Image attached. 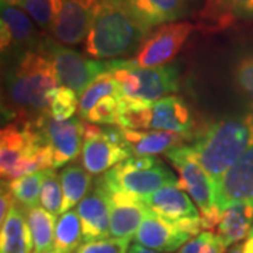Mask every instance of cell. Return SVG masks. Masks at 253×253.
I'll return each instance as SVG.
<instances>
[{"label": "cell", "instance_id": "14", "mask_svg": "<svg viewBox=\"0 0 253 253\" xmlns=\"http://www.w3.org/2000/svg\"><path fill=\"white\" fill-rule=\"evenodd\" d=\"M106 191V190H104ZM110 204V236L134 238L145 217L151 212L142 197L126 191H106Z\"/></svg>", "mask_w": 253, "mask_h": 253}, {"label": "cell", "instance_id": "26", "mask_svg": "<svg viewBox=\"0 0 253 253\" xmlns=\"http://www.w3.org/2000/svg\"><path fill=\"white\" fill-rule=\"evenodd\" d=\"M152 106L144 100L120 97L117 126L126 129H149L152 121Z\"/></svg>", "mask_w": 253, "mask_h": 253}, {"label": "cell", "instance_id": "8", "mask_svg": "<svg viewBox=\"0 0 253 253\" xmlns=\"http://www.w3.org/2000/svg\"><path fill=\"white\" fill-rule=\"evenodd\" d=\"M96 184L106 191H126L139 197L152 194L156 190L166 186H179L181 187L180 179L166 168L161 161L152 168L141 169L136 168L129 158L124 162L118 163L113 169L104 173ZM183 189V187H181Z\"/></svg>", "mask_w": 253, "mask_h": 253}, {"label": "cell", "instance_id": "38", "mask_svg": "<svg viewBox=\"0 0 253 253\" xmlns=\"http://www.w3.org/2000/svg\"><path fill=\"white\" fill-rule=\"evenodd\" d=\"M16 200L11 196L10 190L7 189V186L4 187V184L1 183V196H0V222H3L7 215H9L10 210L14 206Z\"/></svg>", "mask_w": 253, "mask_h": 253}, {"label": "cell", "instance_id": "40", "mask_svg": "<svg viewBox=\"0 0 253 253\" xmlns=\"http://www.w3.org/2000/svg\"><path fill=\"white\" fill-rule=\"evenodd\" d=\"M244 253H253V236H249L244 242Z\"/></svg>", "mask_w": 253, "mask_h": 253}, {"label": "cell", "instance_id": "39", "mask_svg": "<svg viewBox=\"0 0 253 253\" xmlns=\"http://www.w3.org/2000/svg\"><path fill=\"white\" fill-rule=\"evenodd\" d=\"M128 253H165V252H158V251H154V249H149V248H145L142 245L134 244L129 246V251Z\"/></svg>", "mask_w": 253, "mask_h": 253}, {"label": "cell", "instance_id": "34", "mask_svg": "<svg viewBox=\"0 0 253 253\" xmlns=\"http://www.w3.org/2000/svg\"><path fill=\"white\" fill-rule=\"evenodd\" d=\"M226 246L222 239L212 231H203L184 244L177 253H225Z\"/></svg>", "mask_w": 253, "mask_h": 253}, {"label": "cell", "instance_id": "9", "mask_svg": "<svg viewBox=\"0 0 253 253\" xmlns=\"http://www.w3.org/2000/svg\"><path fill=\"white\" fill-rule=\"evenodd\" d=\"M129 156L120 128H101L87 121L83 123L82 163L90 174L106 173Z\"/></svg>", "mask_w": 253, "mask_h": 253}, {"label": "cell", "instance_id": "22", "mask_svg": "<svg viewBox=\"0 0 253 253\" xmlns=\"http://www.w3.org/2000/svg\"><path fill=\"white\" fill-rule=\"evenodd\" d=\"M33 249L34 242L26 211L14 203L7 218L1 222L0 253H31Z\"/></svg>", "mask_w": 253, "mask_h": 253}, {"label": "cell", "instance_id": "27", "mask_svg": "<svg viewBox=\"0 0 253 253\" xmlns=\"http://www.w3.org/2000/svg\"><path fill=\"white\" fill-rule=\"evenodd\" d=\"M83 241L82 222L76 210H69L58 218L55 225L54 251L73 252L79 249Z\"/></svg>", "mask_w": 253, "mask_h": 253}, {"label": "cell", "instance_id": "21", "mask_svg": "<svg viewBox=\"0 0 253 253\" xmlns=\"http://www.w3.org/2000/svg\"><path fill=\"white\" fill-rule=\"evenodd\" d=\"M149 129L169 131L190 138L194 129V120L186 101L174 94L155 101Z\"/></svg>", "mask_w": 253, "mask_h": 253}, {"label": "cell", "instance_id": "42", "mask_svg": "<svg viewBox=\"0 0 253 253\" xmlns=\"http://www.w3.org/2000/svg\"><path fill=\"white\" fill-rule=\"evenodd\" d=\"M46 253H73V252H61V251H51V252H46Z\"/></svg>", "mask_w": 253, "mask_h": 253}, {"label": "cell", "instance_id": "36", "mask_svg": "<svg viewBox=\"0 0 253 253\" xmlns=\"http://www.w3.org/2000/svg\"><path fill=\"white\" fill-rule=\"evenodd\" d=\"M234 81L238 89L253 103V55H245L234 66Z\"/></svg>", "mask_w": 253, "mask_h": 253}, {"label": "cell", "instance_id": "18", "mask_svg": "<svg viewBox=\"0 0 253 253\" xmlns=\"http://www.w3.org/2000/svg\"><path fill=\"white\" fill-rule=\"evenodd\" d=\"M76 211L82 222L83 241L90 242L110 235V204L106 191L99 184L78 204Z\"/></svg>", "mask_w": 253, "mask_h": 253}, {"label": "cell", "instance_id": "15", "mask_svg": "<svg viewBox=\"0 0 253 253\" xmlns=\"http://www.w3.org/2000/svg\"><path fill=\"white\" fill-rule=\"evenodd\" d=\"M44 136L54 152V169L71 162L83 148V123L79 118L55 121L48 117L41 124Z\"/></svg>", "mask_w": 253, "mask_h": 253}, {"label": "cell", "instance_id": "12", "mask_svg": "<svg viewBox=\"0 0 253 253\" xmlns=\"http://www.w3.org/2000/svg\"><path fill=\"white\" fill-rule=\"evenodd\" d=\"M103 0H62L51 34L63 45H79L89 33Z\"/></svg>", "mask_w": 253, "mask_h": 253}, {"label": "cell", "instance_id": "24", "mask_svg": "<svg viewBox=\"0 0 253 253\" xmlns=\"http://www.w3.org/2000/svg\"><path fill=\"white\" fill-rule=\"evenodd\" d=\"M26 211L28 226L33 235L34 253H46L54 251V234L56 215L46 211L44 207L28 208Z\"/></svg>", "mask_w": 253, "mask_h": 253}, {"label": "cell", "instance_id": "31", "mask_svg": "<svg viewBox=\"0 0 253 253\" xmlns=\"http://www.w3.org/2000/svg\"><path fill=\"white\" fill-rule=\"evenodd\" d=\"M46 170H40L36 173H30L21 176L18 179L7 181V189L16 203L24 210L37 207L40 201V193L42 187V181L45 179Z\"/></svg>", "mask_w": 253, "mask_h": 253}, {"label": "cell", "instance_id": "41", "mask_svg": "<svg viewBox=\"0 0 253 253\" xmlns=\"http://www.w3.org/2000/svg\"><path fill=\"white\" fill-rule=\"evenodd\" d=\"M226 253H244V244L232 245Z\"/></svg>", "mask_w": 253, "mask_h": 253}, {"label": "cell", "instance_id": "35", "mask_svg": "<svg viewBox=\"0 0 253 253\" xmlns=\"http://www.w3.org/2000/svg\"><path fill=\"white\" fill-rule=\"evenodd\" d=\"M120 97L121 96H107L101 99L84 120L97 126H117Z\"/></svg>", "mask_w": 253, "mask_h": 253}, {"label": "cell", "instance_id": "19", "mask_svg": "<svg viewBox=\"0 0 253 253\" xmlns=\"http://www.w3.org/2000/svg\"><path fill=\"white\" fill-rule=\"evenodd\" d=\"M148 210L165 219L177 222L186 218L200 217V211L194 206L187 191H183L179 186H166L156 190L152 194L142 197Z\"/></svg>", "mask_w": 253, "mask_h": 253}, {"label": "cell", "instance_id": "28", "mask_svg": "<svg viewBox=\"0 0 253 253\" xmlns=\"http://www.w3.org/2000/svg\"><path fill=\"white\" fill-rule=\"evenodd\" d=\"M206 14L219 23L253 21V0H206Z\"/></svg>", "mask_w": 253, "mask_h": 253}, {"label": "cell", "instance_id": "4", "mask_svg": "<svg viewBox=\"0 0 253 253\" xmlns=\"http://www.w3.org/2000/svg\"><path fill=\"white\" fill-rule=\"evenodd\" d=\"M42 124V123H41ZM41 124L9 123L0 132V173L11 181L30 173L54 169V152Z\"/></svg>", "mask_w": 253, "mask_h": 253}, {"label": "cell", "instance_id": "2", "mask_svg": "<svg viewBox=\"0 0 253 253\" xmlns=\"http://www.w3.org/2000/svg\"><path fill=\"white\" fill-rule=\"evenodd\" d=\"M149 33L120 0H103L84 38L83 51L99 61L135 55Z\"/></svg>", "mask_w": 253, "mask_h": 253}, {"label": "cell", "instance_id": "3", "mask_svg": "<svg viewBox=\"0 0 253 253\" xmlns=\"http://www.w3.org/2000/svg\"><path fill=\"white\" fill-rule=\"evenodd\" d=\"M252 144L253 114H245L214 123L189 146L215 187Z\"/></svg>", "mask_w": 253, "mask_h": 253}, {"label": "cell", "instance_id": "13", "mask_svg": "<svg viewBox=\"0 0 253 253\" xmlns=\"http://www.w3.org/2000/svg\"><path fill=\"white\" fill-rule=\"evenodd\" d=\"M214 201L221 211L234 204L253 203V144L215 184Z\"/></svg>", "mask_w": 253, "mask_h": 253}, {"label": "cell", "instance_id": "23", "mask_svg": "<svg viewBox=\"0 0 253 253\" xmlns=\"http://www.w3.org/2000/svg\"><path fill=\"white\" fill-rule=\"evenodd\" d=\"M252 226L253 203L234 204L222 211L217 225V235L226 246H232L249 236Z\"/></svg>", "mask_w": 253, "mask_h": 253}, {"label": "cell", "instance_id": "32", "mask_svg": "<svg viewBox=\"0 0 253 253\" xmlns=\"http://www.w3.org/2000/svg\"><path fill=\"white\" fill-rule=\"evenodd\" d=\"M40 203H41V207H44L46 211H49L54 215L62 212V184H61L59 174H56L52 169L46 170L45 179L42 181V187L40 193Z\"/></svg>", "mask_w": 253, "mask_h": 253}, {"label": "cell", "instance_id": "20", "mask_svg": "<svg viewBox=\"0 0 253 253\" xmlns=\"http://www.w3.org/2000/svg\"><path fill=\"white\" fill-rule=\"evenodd\" d=\"M121 129V136L131 156H155L183 146L186 136L161 129Z\"/></svg>", "mask_w": 253, "mask_h": 253}, {"label": "cell", "instance_id": "16", "mask_svg": "<svg viewBox=\"0 0 253 253\" xmlns=\"http://www.w3.org/2000/svg\"><path fill=\"white\" fill-rule=\"evenodd\" d=\"M193 236L183 231L177 222H173L149 212L136 231L135 244L158 252L172 253L187 244Z\"/></svg>", "mask_w": 253, "mask_h": 253}, {"label": "cell", "instance_id": "11", "mask_svg": "<svg viewBox=\"0 0 253 253\" xmlns=\"http://www.w3.org/2000/svg\"><path fill=\"white\" fill-rule=\"evenodd\" d=\"M42 40L24 10L1 3L0 48L3 56L14 55L16 59L27 51L38 48Z\"/></svg>", "mask_w": 253, "mask_h": 253}, {"label": "cell", "instance_id": "25", "mask_svg": "<svg viewBox=\"0 0 253 253\" xmlns=\"http://www.w3.org/2000/svg\"><path fill=\"white\" fill-rule=\"evenodd\" d=\"M59 179L63 191V214L75 206H78L90 191L91 174L78 165H69L63 168L62 172L59 173Z\"/></svg>", "mask_w": 253, "mask_h": 253}, {"label": "cell", "instance_id": "10", "mask_svg": "<svg viewBox=\"0 0 253 253\" xmlns=\"http://www.w3.org/2000/svg\"><path fill=\"white\" fill-rule=\"evenodd\" d=\"M196 30V26L189 21L168 23L155 28L145 38L135 56L131 59L136 66L154 68L168 65L180 52L189 37Z\"/></svg>", "mask_w": 253, "mask_h": 253}, {"label": "cell", "instance_id": "1", "mask_svg": "<svg viewBox=\"0 0 253 253\" xmlns=\"http://www.w3.org/2000/svg\"><path fill=\"white\" fill-rule=\"evenodd\" d=\"M41 44L16 58L7 71L1 111L9 123L41 124L49 117L51 99L59 83Z\"/></svg>", "mask_w": 253, "mask_h": 253}, {"label": "cell", "instance_id": "17", "mask_svg": "<svg viewBox=\"0 0 253 253\" xmlns=\"http://www.w3.org/2000/svg\"><path fill=\"white\" fill-rule=\"evenodd\" d=\"M132 17L148 31L183 18L189 0H120Z\"/></svg>", "mask_w": 253, "mask_h": 253}, {"label": "cell", "instance_id": "33", "mask_svg": "<svg viewBox=\"0 0 253 253\" xmlns=\"http://www.w3.org/2000/svg\"><path fill=\"white\" fill-rule=\"evenodd\" d=\"M79 109L78 93L69 87L59 86L55 90L49 104V117L55 121H66Z\"/></svg>", "mask_w": 253, "mask_h": 253}, {"label": "cell", "instance_id": "5", "mask_svg": "<svg viewBox=\"0 0 253 253\" xmlns=\"http://www.w3.org/2000/svg\"><path fill=\"white\" fill-rule=\"evenodd\" d=\"M111 72L120 86L121 97L155 103L179 89V71L174 65L144 68L136 66L131 59H116Z\"/></svg>", "mask_w": 253, "mask_h": 253}, {"label": "cell", "instance_id": "7", "mask_svg": "<svg viewBox=\"0 0 253 253\" xmlns=\"http://www.w3.org/2000/svg\"><path fill=\"white\" fill-rule=\"evenodd\" d=\"M41 45L54 66L58 83L75 90L79 96L101 73L110 71L116 61L89 59L78 51L51 38H44Z\"/></svg>", "mask_w": 253, "mask_h": 253}, {"label": "cell", "instance_id": "30", "mask_svg": "<svg viewBox=\"0 0 253 253\" xmlns=\"http://www.w3.org/2000/svg\"><path fill=\"white\" fill-rule=\"evenodd\" d=\"M1 3L24 10L38 27L49 33L62 6V0H1Z\"/></svg>", "mask_w": 253, "mask_h": 253}, {"label": "cell", "instance_id": "43", "mask_svg": "<svg viewBox=\"0 0 253 253\" xmlns=\"http://www.w3.org/2000/svg\"><path fill=\"white\" fill-rule=\"evenodd\" d=\"M249 236H253V226H252V231H251V234H249Z\"/></svg>", "mask_w": 253, "mask_h": 253}, {"label": "cell", "instance_id": "37", "mask_svg": "<svg viewBox=\"0 0 253 253\" xmlns=\"http://www.w3.org/2000/svg\"><path fill=\"white\" fill-rule=\"evenodd\" d=\"M131 239L103 238L81 245L78 253H128Z\"/></svg>", "mask_w": 253, "mask_h": 253}, {"label": "cell", "instance_id": "29", "mask_svg": "<svg viewBox=\"0 0 253 253\" xmlns=\"http://www.w3.org/2000/svg\"><path fill=\"white\" fill-rule=\"evenodd\" d=\"M114 66V65H113ZM113 69V68H111ZM111 69L107 72L101 73L96 81L87 86V89L83 91L79 97V114L82 118H86V116L100 100L107 97V96H121L120 94V86L111 72Z\"/></svg>", "mask_w": 253, "mask_h": 253}, {"label": "cell", "instance_id": "6", "mask_svg": "<svg viewBox=\"0 0 253 253\" xmlns=\"http://www.w3.org/2000/svg\"><path fill=\"white\" fill-rule=\"evenodd\" d=\"M168 159L179 173L181 187L187 191L191 200L197 204L204 231L217 228L222 211L214 201V184L189 145H183L169 151Z\"/></svg>", "mask_w": 253, "mask_h": 253}]
</instances>
